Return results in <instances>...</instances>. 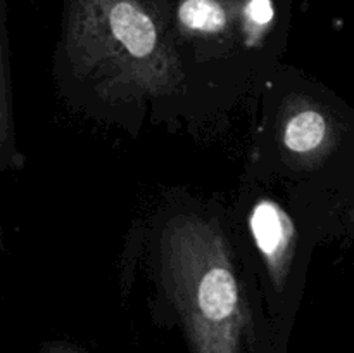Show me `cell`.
I'll use <instances>...</instances> for the list:
<instances>
[{
	"label": "cell",
	"mask_w": 354,
	"mask_h": 353,
	"mask_svg": "<svg viewBox=\"0 0 354 353\" xmlns=\"http://www.w3.org/2000/svg\"><path fill=\"white\" fill-rule=\"evenodd\" d=\"M161 272L190 353H268L223 232L180 215L161 234Z\"/></svg>",
	"instance_id": "1"
},
{
	"label": "cell",
	"mask_w": 354,
	"mask_h": 353,
	"mask_svg": "<svg viewBox=\"0 0 354 353\" xmlns=\"http://www.w3.org/2000/svg\"><path fill=\"white\" fill-rule=\"evenodd\" d=\"M66 48L80 73L109 90L162 96L183 80L166 0H68Z\"/></svg>",
	"instance_id": "2"
},
{
	"label": "cell",
	"mask_w": 354,
	"mask_h": 353,
	"mask_svg": "<svg viewBox=\"0 0 354 353\" xmlns=\"http://www.w3.org/2000/svg\"><path fill=\"white\" fill-rule=\"evenodd\" d=\"M249 225L272 280L282 287L289 273L296 244L292 220L279 204L263 199L252 208Z\"/></svg>",
	"instance_id": "3"
},
{
	"label": "cell",
	"mask_w": 354,
	"mask_h": 353,
	"mask_svg": "<svg viewBox=\"0 0 354 353\" xmlns=\"http://www.w3.org/2000/svg\"><path fill=\"white\" fill-rule=\"evenodd\" d=\"M327 137V118L324 116V113L315 109V107H297L283 121V144L294 154H315L325 144Z\"/></svg>",
	"instance_id": "4"
},
{
	"label": "cell",
	"mask_w": 354,
	"mask_h": 353,
	"mask_svg": "<svg viewBox=\"0 0 354 353\" xmlns=\"http://www.w3.org/2000/svg\"><path fill=\"white\" fill-rule=\"evenodd\" d=\"M176 14L183 30L203 37L223 35L232 23V7L223 0H180Z\"/></svg>",
	"instance_id": "5"
},
{
	"label": "cell",
	"mask_w": 354,
	"mask_h": 353,
	"mask_svg": "<svg viewBox=\"0 0 354 353\" xmlns=\"http://www.w3.org/2000/svg\"><path fill=\"white\" fill-rule=\"evenodd\" d=\"M12 147V118H10L9 87H7L6 59H3L2 35H0V158Z\"/></svg>",
	"instance_id": "6"
},
{
	"label": "cell",
	"mask_w": 354,
	"mask_h": 353,
	"mask_svg": "<svg viewBox=\"0 0 354 353\" xmlns=\"http://www.w3.org/2000/svg\"><path fill=\"white\" fill-rule=\"evenodd\" d=\"M273 16L272 0H245L242 3V21L249 37H261L263 31L272 24Z\"/></svg>",
	"instance_id": "7"
},
{
	"label": "cell",
	"mask_w": 354,
	"mask_h": 353,
	"mask_svg": "<svg viewBox=\"0 0 354 353\" xmlns=\"http://www.w3.org/2000/svg\"><path fill=\"white\" fill-rule=\"evenodd\" d=\"M44 353H85L83 350L62 341H50L44 346Z\"/></svg>",
	"instance_id": "8"
}]
</instances>
